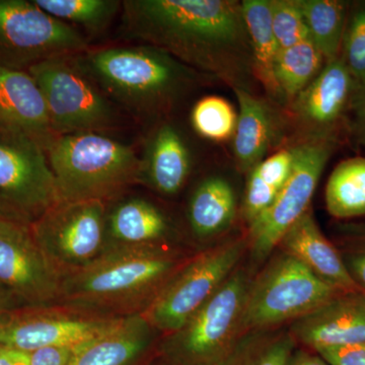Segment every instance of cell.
<instances>
[{"label": "cell", "mask_w": 365, "mask_h": 365, "mask_svg": "<svg viewBox=\"0 0 365 365\" xmlns=\"http://www.w3.org/2000/svg\"><path fill=\"white\" fill-rule=\"evenodd\" d=\"M122 28L193 71L250 90L256 78L242 2L234 0H126Z\"/></svg>", "instance_id": "cell-1"}, {"label": "cell", "mask_w": 365, "mask_h": 365, "mask_svg": "<svg viewBox=\"0 0 365 365\" xmlns=\"http://www.w3.org/2000/svg\"><path fill=\"white\" fill-rule=\"evenodd\" d=\"M189 260L170 245L108 250L62 279L55 304L107 316L143 314Z\"/></svg>", "instance_id": "cell-2"}, {"label": "cell", "mask_w": 365, "mask_h": 365, "mask_svg": "<svg viewBox=\"0 0 365 365\" xmlns=\"http://www.w3.org/2000/svg\"><path fill=\"white\" fill-rule=\"evenodd\" d=\"M76 66L103 93L137 115L170 109L197 81V72L153 46L88 49Z\"/></svg>", "instance_id": "cell-3"}, {"label": "cell", "mask_w": 365, "mask_h": 365, "mask_svg": "<svg viewBox=\"0 0 365 365\" xmlns=\"http://www.w3.org/2000/svg\"><path fill=\"white\" fill-rule=\"evenodd\" d=\"M46 153L60 201L110 203L138 184L135 151L101 132L56 136Z\"/></svg>", "instance_id": "cell-4"}, {"label": "cell", "mask_w": 365, "mask_h": 365, "mask_svg": "<svg viewBox=\"0 0 365 365\" xmlns=\"http://www.w3.org/2000/svg\"><path fill=\"white\" fill-rule=\"evenodd\" d=\"M252 278L237 267L181 329L160 337L162 356L179 365H220L242 337Z\"/></svg>", "instance_id": "cell-5"}, {"label": "cell", "mask_w": 365, "mask_h": 365, "mask_svg": "<svg viewBox=\"0 0 365 365\" xmlns=\"http://www.w3.org/2000/svg\"><path fill=\"white\" fill-rule=\"evenodd\" d=\"M340 292L280 250L251 281L242 314V335L292 323Z\"/></svg>", "instance_id": "cell-6"}, {"label": "cell", "mask_w": 365, "mask_h": 365, "mask_svg": "<svg viewBox=\"0 0 365 365\" xmlns=\"http://www.w3.org/2000/svg\"><path fill=\"white\" fill-rule=\"evenodd\" d=\"M28 72L42 91L57 136L103 132L116 126L119 121L116 107L76 66L73 56L45 60Z\"/></svg>", "instance_id": "cell-7"}, {"label": "cell", "mask_w": 365, "mask_h": 365, "mask_svg": "<svg viewBox=\"0 0 365 365\" xmlns=\"http://www.w3.org/2000/svg\"><path fill=\"white\" fill-rule=\"evenodd\" d=\"M246 250L242 240L191 257L143 313L162 336L176 332L232 275Z\"/></svg>", "instance_id": "cell-8"}, {"label": "cell", "mask_w": 365, "mask_h": 365, "mask_svg": "<svg viewBox=\"0 0 365 365\" xmlns=\"http://www.w3.org/2000/svg\"><path fill=\"white\" fill-rule=\"evenodd\" d=\"M88 49L78 29L50 16L34 0H0V66L28 71L45 60Z\"/></svg>", "instance_id": "cell-9"}, {"label": "cell", "mask_w": 365, "mask_h": 365, "mask_svg": "<svg viewBox=\"0 0 365 365\" xmlns=\"http://www.w3.org/2000/svg\"><path fill=\"white\" fill-rule=\"evenodd\" d=\"M335 145L332 136H309L294 145L292 174L270 207L250 225V250L256 265L267 260L285 232L311 208L319 178Z\"/></svg>", "instance_id": "cell-10"}, {"label": "cell", "mask_w": 365, "mask_h": 365, "mask_svg": "<svg viewBox=\"0 0 365 365\" xmlns=\"http://www.w3.org/2000/svg\"><path fill=\"white\" fill-rule=\"evenodd\" d=\"M107 206L102 201H60L31 222L36 241L62 279L107 251Z\"/></svg>", "instance_id": "cell-11"}, {"label": "cell", "mask_w": 365, "mask_h": 365, "mask_svg": "<svg viewBox=\"0 0 365 365\" xmlns=\"http://www.w3.org/2000/svg\"><path fill=\"white\" fill-rule=\"evenodd\" d=\"M123 318L63 304L16 307L0 312V345L26 353L76 347Z\"/></svg>", "instance_id": "cell-12"}, {"label": "cell", "mask_w": 365, "mask_h": 365, "mask_svg": "<svg viewBox=\"0 0 365 365\" xmlns=\"http://www.w3.org/2000/svg\"><path fill=\"white\" fill-rule=\"evenodd\" d=\"M62 276L46 258L31 222L0 217V288L24 306L55 304Z\"/></svg>", "instance_id": "cell-13"}, {"label": "cell", "mask_w": 365, "mask_h": 365, "mask_svg": "<svg viewBox=\"0 0 365 365\" xmlns=\"http://www.w3.org/2000/svg\"><path fill=\"white\" fill-rule=\"evenodd\" d=\"M0 196L31 222L60 202L42 145L26 137L0 133Z\"/></svg>", "instance_id": "cell-14"}, {"label": "cell", "mask_w": 365, "mask_h": 365, "mask_svg": "<svg viewBox=\"0 0 365 365\" xmlns=\"http://www.w3.org/2000/svg\"><path fill=\"white\" fill-rule=\"evenodd\" d=\"M288 331L314 352L365 342V292H340L292 322Z\"/></svg>", "instance_id": "cell-15"}, {"label": "cell", "mask_w": 365, "mask_h": 365, "mask_svg": "<svg viewBox=\"0 0 365 365\" xmlns=\"http://www.w3.org/2000/svg\"><path fill=\"white\" fill-rule=\"evenodd\" d=\"M0 133L26 137L45 150L57 136L42 91L28 71L0 66Z\"/></svg>", "instance_id": "cell-16"}, {"label": "cell", "mask_w": 365, "mask_h": 365, "mask_svg": "<svg viewBox=\"0 0 365 365\" xmlns=\"http://www.w3.org/2000/svg\"><path fill=\"white\" fill-rule=\"evenodd\" d=\"M355 83L340 56L326 62L319 76L292 101V111L309 136H333L351 104Z\"/></svg>", "instance_id": "cell-17"}, {"label": "cell", "mask_w": 365, "mask_h": 365, "mask_svg": "<svg viewBox=\"0 0 365 365\" xmlns=\"http://www.w3.org/2000/svg\"><path fill=\"white\" fill-rule=\"evenodd\" d=\"M172 225L162 209L140 197H120L108 203L107 251L167 246Z\"/></svg>", "instance_id": "cell-18"}, {"label": "cell", "mask_w": 365, "mask_h": 365, "mask_svg": "<svg viewBox=\"0 0 365 365\" xmlns=\"http://www.w3.org/2000/svg\"><path fill=\"white\" fill-rule=\"evenodd\" d=\"M160 333L143 314L125 317L109 330L74 347L67 365H136Z\"/></svg>", "instance_id": "cell-19"}, {"label": "cell", "mask_w": 365, "mask_h": 365, "mask_svg": "<svg viewBox=\"0 0 365 365\" xmlns=\"http://www.w3.org/2000/svg\"><path fill=\"white\" fill-rule=\"evenodd\" d=\"M277 248L302 262L319 279L340 292H362L342 255L323 235L311 208L285 232Z\"/></svg>", "instance_id": "cell-20"}, {"label": "cell", "mask_w": 365, "mask_h": 365, "mask_svg": "<svg viewBox=\"0 0 365 365\" xmlns=\"http://www.w3.org/2000/svg\"><path fill=\"white\" fill-rule=\"evenodd\" d=\"M191 170V157L184 139L170 124L155 128L139 158L138 184L163 196L181 191Z\"/></svg>", "instance_id": "cell-21"}, {"label": "cell", "mask_w": 365, "mask_h": 365, "mask_svg": "<svg viewBox=\"0 0 365 365\" xmlns=\"http://www.w3.org/2000/svg\"><path fill=\"white\" fill-rule=\"evenodd\" d=\"M239 113L234 134L237 168L249 173L279 141L281 123L275 110L251 91L234 88Z\"/></svg>", "instance_id": "cell-22"}, {"label": "cell", "mask_w": 365, "mask_h": 365, "mask_svg": "<svg viewBox=\"0 0 365 365\" xmlns=\"http://www.w3.org/2000/svg\"><path fill=\"white\" fill-rule=\"evenodd\" d=\"M242 14L253 52L255 76L276 102H285L275 78L280 47L271 23L270 0L242 1Z\"/></svg>", "instance_id": "cell-23"}, {"label": "cell", "mask_w": 365, "mask_h": 365, "mask_svg": "<svg viewBox=\"0 0 365 365\" xmlns=\"http://www.w3.org/2000/svg\"><path fill=\"white\" fill-rule=\"evenodd\" d=\"M237 211L235 191L227 180L210 177L204 180L190 200L188 220L199 239L222 234L232 222Z\"/></svg>", "instance_id": "cell-24"}, {"label": "cell", "mask_w": 365, "mask_h": 365, "mask_svg": "<svg viewBox=\"0 0 365 365\" xmlns=\"http://www.w3.org/2000/svg\"><path fill=\"white\" fill-rule=\"evenodd\" d=\"M295 160L294 145L264 158L249 173L242 215L249 225L270 207L292 174Z\"/></svg>", "instance_id": "cell-25"}, {"label": "cell", "mask_w": 365, "mask_h": 365, "mask_svg": "<svg viewBox=\"0 0 365 365\" xmlns=\"http://www.w3.org/2000/svg\"><path fill=\"white\" fill-rule=\"evenodd\" d=\"M309 39L326 62L338 58L342 48L349 4L339 0H297Z\"/></svg>", "instance_id": "cell-26"}, {"label": "cell", "mask_w": 365, "mask_h": 365, "mask_svg": "<svg viewBox=\"0 0 365 365\" xmlns=\"http://www.w3.org/2000/svg\"><path fill=\"white\" fill-rule=\"evenodd\" d=\"M327 210L339 220L365 216V158L341 162L326 186Z\"/></svg>", "instance_id": "cell-27"}, {"label": "cell", "mask_w": 365, "mask_h": 365, "mask_svg": "<svg viewBox=\"0 0 365 365\" xmlns=\"http://www.w3.org/2000/svg\"><path fill=\"white\" fill-rule=\"evenodd\" d=\"M326 60L311 39L280 49L275 78L284 101L292 102L325 66Z\"/></svg>", "instance_id": "cell-28"}, {"label": "cell", "mask_w": 365, "mask_h": 365, "mask_svg": "<svg viewBox=\"0 0 365 365\" xmlns=\"http://www.w3.org/2000/svg\"><path fill=\"white\" fill-rule=\"evenodd\" d=\"M297 345L289 331L247 333L220 365H287Z\"/></svg>", "instance_id": "cell-29"}, {"label": "cell", "mask_w": 365, "mask_h": 365, "mask_svg": "<svg viewBox=\"0 0 365 365\" xmlns=\"http://www.w3.org/2000/svg\"><path fill=\"white\" fill-rule=\"evenodd\" d=\"M50 16L91 34L105 31L122 7L118 0H34Z\"/></svg>", "instance_id": "cell-30"}, {"label": "cell", "mask_w": 365, "mask_h": 365, "mask_svg": "<svg viewBox=\"0 0 365 365\" xmlns=\"http://www.w3.org/2000/svg\"><path fill=\"white\" fill-rule=\"evenodd\" d=\"M237 113L228 101L217 96L199 100L191 113V123L199 135L222 143L234 136Z\"/></svg>", "instance_id": "cell-31"}, {"label": "cell", "mask_w": 365, "mask_h": 365, "mask_svg": "<svg viewBox=\"0 0 365 365\" xmlns=\"http://www.w3.org/2000/svg\"><path fill=\"white\" fill-rule=\"evenodd\" d=\"M340 58L355 86L365 83V1L349 7Z\"/></svg>", "instance_id": "cell-32"}, {"label": "cell", "mask_w": 365, "mask_h": 365, "mask_svg": "<svg viewBox=\"0 0 365 365\" xmlns=\"http://www.w3.org/2000/svg\"><path fill=\"white\" fill-rule=\"evenodd\" d=\"M271 23L280 49L309 39L297 0H270Z\"/></svg>", "instance_id": "cell-33"}, {"label": "cell", "mask_w": 365, "mask_h": 365, "mask_svg": "<svg viewBox=\"0 0 365 365\" xmlns=\"http://www.w3.org/2000/svg\"><path fill=\"white\" fill-rule=\"evenodd\" d=\"M330 365H365V342L317 351Z\"/></svg>", "instance_id": "cell-34"}, {"label": "cell", "mask_w": 365, "mask_h": 365, "mask_svg": "<svg viewBox=\"0 0 365 365\" xmlns=\"http://www.w3.org/2000/svg\"><path fill=\"white\" fill-rule=\"evenodd\" d=\"M350 108L353 113V134L357 143L365 145V83L355 86Z\"/></svg>", "instance_id": "cell-35"}, {"label": "cell", "mask_w": 365, "mask_h": 365, "mask_svg": "<svg viewBox=\"0 0 365 365\" xmlns=\"http://www.w3.org/2000/svg\"><path fill=\"white\" fill-rule=\"evenodd\" d=\"M74 347H46L30 353V365H67Z\"/></svg>", "instance_id": "cell-36"}, {"label": "cell", "mask_w": 365, "mask_h": 365, "mask_svg": "<svg viewBox=\"0 0 365 365\" xmlns=\"http://www.w3.org/2000/svg\"><path fill=\"white\" fill-rule=\"evenodd\" d=\"M342 257L353 280L365 292V242Z\"/></svg>", "instance_id": "cell-37"}, {"label": "cell", "mask_w": 365, "mask_h": 365, "mask_svg": "<svg viewBox=\"0 0 365 365\" xmlns=\"http://www.w3.org/2000/svg\"><path fill=\"white\" fill-rule=\"evenodd\" d=\"M287 365H330L318 353L312 350L297 349L290 355Z\"/></svg>", "instance_id": "cell-38"}, {"label": "cell", "mask_w": 365, "mask_h": 365, "mask_svg": "<svg viewBox=\"0 0 365 365\" xmlns=\"http://www.w3.org/2000/svg\"><path fill=\"white\" fill-rule=\"evenodd\" d=\"M30 353L0 345V365H30Z\"/></svg>", "instance_id": "cell-39"}, {"label": "cell", "mask_w": 365, "mask_h": 365, "mask_svg": "<svg viewBox=\"0 0 365 365\" xmlns=\"http://www.w3.org/2000/svg\"><path fill=\"white\" fill-rule=\"evenodd\" d=\"M0 217L14 218V220H26V222H32L25 215H21L20 211L16 210L14 206L6 202L1 196H0Z\"/></svg>", "instance_id": "cell-40"}, {"label": "cell", "mask_w": 365, "mask_h": 365, "mask_svg": "<svg viewBox=\"0 0 365 365\" xmlns=\"http://www.w3.org/2000/svg\"><path fill=\"white\" fill-rule=\"evenodd\" d=\"M21 306H24V304H21L20 300L16 299L14 295L0 288V312Z\"/></svg>", "instance_id": "cell-41"}, {"label": "cell", "mask_w": 365, "mask_h": 365, "mask_svg": "<svg viewBox=\"0 0 365 365\" xmlns=\"http://www.w3.org/2000/svg\"><path fill=\"white\" fill-rule=\"evenodd\" d=\"M158 365H179L174 364V362L170 361V360L165 359V357H163L162 361H160V364Z\"/></svg>", "instance_id": "cell-42"}]
</instances>
